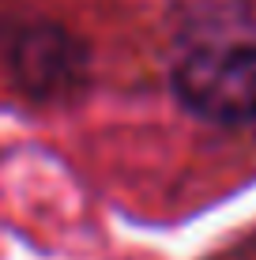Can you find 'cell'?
Returning <instances> with one entry per match:
<instances>
[{"mask_svg":"<svg viewBox=\"0 0 256 260\" xmlns=\"http://www.w3.org/2000/svg\"><path fill=\"white\" fill-rule=\"evenodd\" d=\"M170 91L181 110L218 128L256 121V30L237 12L204 8L181 34L170 64Z\"/></svg>","mask_w":256,"mask_h":260,"instance_id":"cell-1","label":"cell"},{"mask_svg":"<svg viewBox=\"0 0 256 260\" xmlns=\"http://www.w3.org/2000/svg\"><path fill=\"white\" fill-rule=\"evenodd\" d=\"M0 68L26 102L68 106L91 83V46L53 19H0Z\"/></svg>","mask_w":256,"mask_h":260,"instance_id":"cell-2","label":"cell"}]
</instances>
